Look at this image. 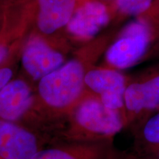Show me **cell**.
<instances>
[{
    "label": "cell",
    "mask_w": 159,
    "mask_h": 159,
    "mask_svg": "<svg viewBox=\"0 0 159 159\" xmlns=\"http://www.w3.org/2000/svg\"><path fill=\"white\" fill-rule=\"evenodd\" d=\"M105 42L101 38H95L58 69L40 80L35 86L40 113L52 116L70 114L89 91L85 77L102 52Z\"/></svg>",
    "instance_id": "6da1fadb"
},
{
    "label": "cell",
    "mask_w": 159,
    "mask_h": 159,
    "mask_svg": "<svg viewBox=\"0 0 159 159\" xmlns=\"http://www.w3.org/2000/svg\"><path fill=\"white\" fill-rule=\"evenodd\" d=\"M69 116V135L75 140H108L128 125L124 113L107 108L99 97L90 91Z\"/></svg>",
    "instance_id": "7a4b0ae2"
},
{
    "label": "cell",
    "mask_w": 159,
    "mask_h": 159,
    "mask_svg": "<svg viewBox=\"0 0 159 159\" xmlns=\"http://www.w3.org/2000/svg\"><path fill=\"white\" fill-rule=\"evenodd\" d=\"M77 4V0H35L30 33L39 35L57 48L69 52L65 30Z\"/></svg>",
    "instance_id": "3957f363"
},
{
    "label": "cell",
    "mask_w": 159,
    "mask_h": 159,
    "mask_svg": "<svg viewBox=\"0 0 159 159\" xmlns=\"http://www.w3.org/2000/svg\"><path fill=\"white\" fill-rule=\"evenodd\" d=\"M152 35L150 24L145 19H139L130 23L107 49L105 66L116 70L133 66L147 52Z\"/></svg>",
    "instance_id": "277c9868"
},
{
    "label": "cell",
    "mask_w": 159,
    "mask_h": 159,
    "mask_svg": "<svg viewBox=\"0 0 159 159\" xmlns=\"http://www.w3.org/2000/svg\"><path fill=\"white\" fill-rule=\"evenodd\" d=\"M68 52L55 47L39 35L29 33L20 55L22 75L32 84L36 85L43 77L61 66Z\"/></svg>",
    "instance_id": "5b68a950"
},
{
    "label": "cell",
    "mask_w": 159,
    "mask_h": 159,
    "mask_svg": "<svg viewBox=\"0 0 159 159\" xmlns=\"http://www.w3.org/2000/svg\"><path fill=\"white\" fill-rule=\"evenodd\" d=\"M34 12V0H13L5 9L0 30V64L28 36Z\"/></svg>",
    "instance_id": "8992f818"
},
{
    "label": "cell",
    "mask_w": 159,
    "mask_h": 159,
    "mask_svg": "<svg viewBox=\"0 0 159 159\" xmlns=\"http://www.w3.org/2000/svg\"><path fill=\"white\" fill-rule=\"evenodd\" d=\"M110 19V9L101 0H77L75 11L66 27V37L68 41L88 43L96 38Z\"/></svg>",
    "instance_id": "52a82bcc"
},
{
    "label": "cell",
    "mask_w": 159,
    "mask_h": 159,
    "mask_svg": "<svg viewBox=\"0 0 159 159\" xmlns=\"http://www.w3.org/2000/svg\"><path fill=\"white\" fill-rule=\"evenodd\" d=\"M39 112L35 85L23 76L14 77L0 91V119L19 123Z\"/></svg>",
    "instance_id": "ba28073f"
},
{
    "label": "cell",
    "mask_w": 159,
    "mask_h": 159,
    "mask_svg": "<svg viewBox=\"0 0 159 159\" xmlns=\"http://www.w3.org/2000/svg\"><path fill=\"white\" fill-rule=\"evenodd\" d=\"M40 147L39 138L29 129L0 119V159H32Z\"/></svg>",
    "instance_id": "9c48e42d"
},
{
    "label": "cell",
    "mask_w": 159,
    "mask_h": 159,
    "mask_svg": "<svg viewBox=\"0 0 159 159\" xmlns=\"http://www.w3.org/2000/svg\"><path fill=\"white\" fill-rule=\"evenodd\" d=\"M127 124L142 114L159 109V74L127 85L124 94Z\"/></svg>",
    "instance_id": "30bf717a"
},
{
    "label": "cell",
    "mask_w": 159,
    "mask_h": 159,
    "mask_svg": "<svg viewBox=\"0 0 159 159\" xmlns=\"http://www.w3.org/2000/svg\"><path fill=\"white\" fill-rule=\"evenodd\" d=\"M87 90L93 94L101 95L115 91L125 92L128 83L122 73L108 66H93L85 77Z\"/></svg>",
    "instance_id": "8fae6325"
},
{
    "label": "cell",
    "mask_w": 159,
    "mask_h": 159,
    "mask_svg": "<svg viewBox=\"0 0 159 159\" xmlns=\"http://www.w3.org/2000/svg\"><path fill=\"white\" fill-rule=\"evenodd\" d=\"M94 147L41 149L32 159H97Z\"/></svg>",
    "instance_id": "7c38bea8"
},
{
    "label": "cell",
    "mask_w": 159,
    "mask_h": 159,
    "mask_svg": "<svg viewBox=\"0 0 159 159\" xmlns=\"http://www.w3.org/2000/svg\"><path fill=\"white\" fill-rule=\"evenodd\" d=\"M23 45L24 43L16 49L9 57L0 64V91L15 77Z\"/></svg>",
    "instance_id": "4fadbf2b"
},
{
    "label": "cell",
    "mask_w": 159,
    "mask_h": 159,
    "mask_svg": "<svg viewBox=\"0 0 159 159\" xmlns=\"http://www.w3.org/2000/svg\"><path fill=\"white\" fill-rule=\"evenodd\" d=\"M143 140L152 149L159 147V112L149 118L142 130Z\"/></svg>",
    "instance_id": "5bb4252c"
},
{
    "label": "cell",
    "mask_w": 159,
    "mask_h": 159,
    "mask_svg": "<svg viewBox=\"0 0 159 159\" xmlns=\"http://www.w3.org/2000/svg\"><path fill=\"white\" fill-rule=\"evenodd\" d=\"M118 10L125 15H140L148 11L152 0H116Z\"/></svg>",
    "instance_id": "9a60e30c"
},
{
    "label": "cell",
    "mask_w": 159,
    "mask_h": 159,
    "mask_svg": "<svg viewBox=\"0 0 159 159\" xmlns=\"http://www.w3.org/2000/svg\"><path fill=\"white\" fill-rule=\"evenodd\" d=\"M7 5L0 4V30H1L2 27V25H3L4 16H5V9Z\"/></svg>",
    "instance_id": "2e32d148"
},
{
    "label": "cell",
    "mask_w": 159,
    "mask_h": 159,
    "mask_svg": "<svg viewBox=\"0 0 159 159\" xmlns=\"http://www.w3.org/2000/svg\"><path fill=\"white\" fill-rule=\"evenodd\" d=\"M152 152L153 153L155 156H156L157 159H159V147H157V148L152 149Z\"/></svg>",
    "instance_id": "e0dca14e"
},
{
    "label": "cell",
    "mask_w": 159,
    "mask_h": 159,
    "mask_svg": "<svg viewBox=\"0 0 159 159\" xmlns=\"http://www.w3.org/2000/svg\"><path fill=\"white\" fill-rule=\"evenodd\" d=\"M12 0H0V4H3V5H7L9 2H11Z\"/></svg>",
    "instance_id": "ac0fdd59"
}]
</instances>
